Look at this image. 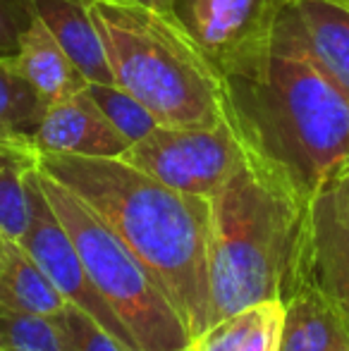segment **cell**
Listing matches in <instances>:
<instances>
[{
	"label": "cell",
	"mask_w": 349,
	"mask_h": 351,
	"mask_svg": "<svg viewBox=\"0 0 349 351\" xmlns=\"http://www.w3.org/2000/svg\"><path fill=\"white\" fill-rule=\"evenodd\" d=\"M220 74L225 120L244 156L309 204L323 182L349 162V98L273 24L228 58Z\"/></svg>",
	"instance_id": "6da1fadb"
},
{
	"label": "cell",
	"mask_w": 349,
	"mask_h": 351,
	"mask_svg": "<svg viewBox=\"0 0 349 351\" xmlns=\"http://www.w3.org/2000/svg\"><path fill=\"white\" fill-rule=\"evenodd\" d=\"M38 167L125 241L163 287L189 337L208 328V199L170 189L120 158L41 153Z\"/></svg>",
	"instance_id": "7a4b0ae2"
},
{
	"label": "cell",
	"mask_w": 349,
	"mask_h": 351,
	"mask_svg": "<svg viewBox=\"0 0 349 351\" xmlns=\"http://www.w3.org/2000/svg\"><path fill=\"white\" fill-rule=\"evenodd\" d=\"M117 86L151 110L158 125L225 122L223 74L177 10L134 0H84Z\"/></svg>",
	"instance_id": "3957f363"
},
{
	"label": "cell",
	"mask_w": 349,
	"mask_h": 351,
	"mask_svg": "<svg viewBox=\"0 0 349 351\" xmlns=\"http://www.w3.org/2000/svg\"><path fill=\"white\" fill-rule=\"evenodd\" d=\"M306 204L244 156L208 199L210 323L268 299H285Z\"/></svg>",
	"instance_id": "277c9868"
},
{
	"label": "cell",
	"mask_w": 349,
	"mask_h": 351,
	"mask_svg": "<svg viewBox=\"0 0 349 351\" xmlns=\"http://www.w3.org/2000/svg\"><path fill=\"white\" fill-rule=\"evenodd\" d=\"M38 184L70 234L88 278L125 323L141 351H184L189 332L163 287L125 241L75 191L38 167Z\"/></svg>",
	"instance_id": "5b68a950"
},
{
	"label": "cell",
	"mask_w": 349,
	"mask_h": 351,
	"mask_svg": "<svg viewBox=\"0 0 349 351\" xmlns=\"http://www.w3.org/2000/svg\"><path fill=\"white\" fill-rule=\"evenodd\" d=\"M120 160L175 191L210 199L242 165L244 148L228 120L215 127L156 125Z\"/></svg>",
	"instance_id": "8992f818"
},
{
	"label": "cell",
	"mask_w": 349,
	"mask_h": 351,
	"mask_svg": "<svg viewBox=\"0 0 349 351\" xmlns=\"http://www.w3.org/2000/svg\"><path fill=\"white\" fill-rule=\"evenodd\" d=\"M294 287L318 291L349 320V162L309 199L287 294Z\"/></svg>",
	"instance_id": "52a82bcc"
},
{
	"label": "cell",
	"mask_w": 349,
	"mask_h": 351,
	"mask_svg": "<svg viewBox=\"0 0 349 351\" xmlns=\"http://www.w3.org/2000/svg\"><path fill=\"white\" fill-rule=\"evenodd\" d=\"M29 189H32V222H29L27 234L19 239V244L32 254V258L38 263L43 275L51 280V285L56 287L58 294L67 304L88 313L112 337L120 339L125 347L141 351L136 339L125 328V323L117 318L115 311L108 306V301L103 299L101 291L96 289V285L88 278L70 234H67L62 222L53 213L41 184H38V167L34 170Z\"/></svg>",
	"instance_id": "ba28073f"
},
{
	"label": "cell",
	"mask_w": 349,
	"mask_h": 351,
	"mask_svg": "<svg viewBox=\"0 0 349 351\" xmlns=\"http://www.w3.org/2000/svg\"><path fill=\"white\" fill-rule=\"evenodd\" d=\"M270 24L349 98V8L342 0H275Z\"/></svg>",
	"instance_id": "9c48e42d"
},
{
	"label": "cell",
	"mask_w": 349,
	"mask_h": 351,
	"mask_svg": "<svg viewBox=\"0 0 349 351\" xmlns=\"http://www.w3.org/2000/svg\"><path fill=\"white\" fill-rule=\"evenodd\" d=\"M32 141L38 153L51 156L120 158L130 148V141L110 125L91 98L88 84L82 91L43 108Z\"/></svg>",
	"instance_id": "30bf717a"
},
{
	"label": "cell",
	"mask_w": 349,
	"mask_h": 351,
	"mask_svg": "<svg viewBox=\"0 0 349 351\" xmlns=\"http://www.w3.org/2000/svg\"><path fill=\"white\" fill-rule=\"evenodd\" d=\"M275 0H186V27L215 65L265 34Z\"/></svg>",
	"instance_id": "8fae6325"
},
{
	"label": "cell",
	"mask_w": 349,
	"mask_h": 351,
	"mask_svg": "<svg viewBox=\"0 0 349 351\" xmlns=\"http://www.w3.org/2000/svg\"><path fill=\"white\" fill-rule=\"evenodd\" d=\"M14 65L24 82L41 98L43 108L82 91L88 84L38 14H34L32 24L22 34Z\"/></svg>",
	"instance_id": "7c38bea8"
},
{
	"label": "cell",
	"mask_w": 349,
	"mask_h": 351,
	"mask_svg": "<svg viewBox=\"0 0 349 351\" xmlns=\"http://www.w3.org/2000/svg\"><path fill=\"white\" fill-rule=\"evenodd\" d=\"M282 304L278 351H349V320L318 291L294 287Z\"/></svg>",
	"instance_id": "4fadbf2b"
},
{
	"label": "cell",
	"mask_w": 349,
	"mask_h": 351,
	"mask_svg": "<svg viewBox=\"0 0 349 351\" xmlns=\"http://www.w3.org/2000/svg\"><path fill=\"white\" fill-rule=\"evenodd\" d=\"M34 10L88 84H115L84 0H34Z\"/></svg>",
	"instance_id": "5bb4252c"
},
{
	"label": "cell",
	"mask_w": 349,
	"mask_h": 351,
	"mask_svg": "<svg viewBox=\"0 0 349 351\" xmlns=\"http://www.w3.org/2000/svg\"><path fill=\"white\" fill-rule=\"evenodd\" d=\"M285 304L280 299L256 301L218 318L189 337L184 351H278Z\"/></svg>",
	"instance_id": "9a60e30c"
},
{
	"label": "cell",
	"mask_w": 349,
	"mask_h": 351,
	"mask_svg": "<svg viewBox=\"0 0 349 351\" xmlns=\"http://www.w3.org/2000/svg\"><path fill=\"white\" fill-rule=\"evenodd\" d=\"M32 136H0V234L22 239L32 222V182L38 167Z\"/></svg>",
	"instance_id": "2e32d148"
},
{
	"label": "cell",
	"mask_w": 349,
	"mask_h": 351,
	"mask_svg": "<svg viewBox=\"0 0 349 351\" xmlns=\"http://www.w3.org/2000/svg\"><path fill=\"white\" fill-rule=\"evenodd\" d=\"M67 301L17 239L0 234V308L53 315Z\"/></svg>",
	"instance_id": "e0dca14e"
},
{
	"label": "cell",
	"mask_w": 349,
	"mask_h": 351,
	"mask_svg": "<svg viewBox=\"0 0 349 351\" xmlns=\"http://www.w3.org/2000/svg\"><path fill=\"white\" fill-rule=\"evenodd\" d=\"M0 351H67L60 315L0 308Z\"/></svg>",
	"instance_id": "ac0fdd59"
},
{
	"label": "cell",
	"mask_w": 349,
	"mask_h": 351,
	"mask_svg": "<svg viewBox=\"0 0 349 351\" xmlns=\"http://www.w3.org/2000/svg\"><path fill=\"white\" fill-rule=\"evenodd\" d=\"M41 115V98L24 82L14 60H0V136H32Z\"/></svg>",
	"instance_id": "d6986e66"
},
{
	"label": "cell",
	"mask_w": 349,
	"mask_h": 351,
	"mask_svg": "<svg viewBox=\"0 0 349 351\" xmlns=\"http://www.w3.org/2000/svg\"><path fill=\"white\" fill-rule=\"evenodd\" d=\"M88 93L130 146L158 125L149 108L117 84H88Z\"/></svg>",
	"instance_id": "ffe728a7"
},
{
	"label": "cell",
	"mask_w": 349,
	"mask_h": 351,
	"mask_svg": "<svg viewBox=\"0 0 349 351\" xmlns=\"http://www.w3.org/2000/svg\"><path fill=\"white\" fill-rule=\"evenodd\" d=\"M58 315L65 328L67 351H134L125 347L117 337H112L103 325H98L91 315L77 306L65 304L62 311H58Z\"/></svg>",
	"instance_id": "44dd1931"
},
{
	"label": "cell",
	"mask_w": 349,
	"mask_h": 351,
	"mask_svg": "<svg viewBox=\"0 0 349 351\" xmlns=\"http://www.w3.org/2000/svg\"><path fill=\"white\" fill-rule=\"evenodd\" d=\"M34 0H0V60H14L22 34L32 24Z\"/></svg>",
	"instance_id": "7402d4cb"
},
{
	"label": "cell",
	"mask_w": 349,
	"mask_h": 351,
	"mask_svg": "<svg viewBox=\"0 0 349 351\" xmlns=\"http://www.w3.org/2000/svg\"><path fill=\"white\" fill-rule=\"evenodd\" d=\"M134 3H144L151 5V8H158V10H177V0H134Z\"/></svg>",
	"instance_id": "603a6c76"
},
{
	"label": "cell",
	"mask_w": 349,
	"mask_h": 351,
	"mask_svg": "<svg viewBox=\"0 0 349 351\" xmlns=\"http://www.w3.org/2000/svg\"><path fill=\"white\" fill-rule=\"evenodd\" d=\"M342 3H345V5H347V8H349V0H342Z\"/></svg>",
	"instance_id": "cb8c5ba5"
}]
</instances>
